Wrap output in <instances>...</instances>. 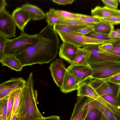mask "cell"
<instances>
[{"label": "cell", "instance_id": "6da1fadb", "mask_svg": "<svg viewBox=\"0 0 120 120\" xmlns=\"http://www.w3.org/2000/svg\"><path fill=\"white\" fill-rule=\"evenodd\" d=\"M38 34L36 43L21 49L14 54L23 67L48 64L57 56L60 40L52 26L48 24Z\"/></svg>", "mask_w": 120, "mask_h": 120}, {"label": "cell", "instance_id": "7a4b0ae2", "mask_svg": "<svg viewBox=\"0 0 120 120\" xmlns=\"http://www.w3.org/2000/svg\"><path fill=\"white\" fill-rule=\"evenodd\" d=\"M34 84L33 74L31 72L22 89L19 104L16 112L19 115L20 120H42L44 117L37 106L38 91L34 89Z\"/></svg>", "mask_w": 120, "mask_h": 120}, {"label": "cell", "instance_id": "3957f363", "mask_svg": "<svg viewBox=\"0 0 120 120\" xmlns=\"http://www.w3.org/2000/svg\"><path fill=\"white\" fill-rule=\"evenodd\" d=\"M56 31L63 42L69 43L79 48L90 45H101L111 43L116 39L111 40H102L73 32Z\"/></svg>", "mask_w": 120, "mask_h": 120}, {"label": "cell", "instance_id": "277c9868", "mask_svg": "<svg viewBox=\"0 0 120 120\" xmlns=\"http://www.w3.org/2000/svg\"><path fill=\"white\" fill-rule=\"evenodd\" d=\"M38 34L30 35L21 32L18 37L10 40L7 42L4 49L5 54H13L18 50L36 43Z\"/></svg>", "mask_w": 120, "mask_h": 120}, {"label": "cell", "instance_id": "5b68a950", "mask_svg": "<svg viewBox=\"0 0 120 120\" xmlns=\"http://www.w3.org/2000/svg\"><path fill=\"white\" fill-rule=\"evenodd\" d=\"M93 70L92 79H106L120 73V63L108 62L90 65Z\"/></svg>", "mask_w": 120, "mask_h": 120}, {"label": "cell", "instance_id": "8992f818", "mask_svg": "<svg viewBox=\"0 0 120 120\" xmlns=\"http://www.w3.org/2000/svg\"><path fill=\"white\" fill-rule=\"evenodd\" d=\"M89 83L100 96L110 94L117 99L120 85L110 82L103 79H96L90 80Z\"/></svg>", "mask_w": 120, "mask_h": 120}, {"label": "cell", "instance_id": "52a82bcc", "mask_svg": "<svg viewBox=\"0 0 120 120\" xmlns=\"http://www.w3.org/2000/svg\"><path fill=\"white\" fill-rule=\"evenodd\" d=\"M16 24L5 9H0V34L9 39L15 36Z\"/></svg>", "mask_w": 120, "mask_h": 120}, {"label": "cell", "instance_id": "ba28073f", "mask_svg": "<svg viewBox=\"0 0 120 120\" xmlns=\"http://www.w3.org/2000/svg\"><path fill=\"white\" fill-rule=\"evenodd\" d=\"M26 80L21 77H13L0 84V99L24 87Z\"/></svg>", "mask_w": 120, "mask_h": 120}, {"label": "cell", "instance_id": "9c48e42d", "mask_svg": "<svg viewBox=\"0 0 120 120\" xmlns=\"http://www.w3.org/2000/svg\"><path fill=\"white\" fill-rule=\"evenodd\" d=\"M49 68L53 81L60 88L67 71L63 60L61 59H56L50 64Z\"/></svg>", "mask_w": 120, "mask_h": 120}, {"label": "cell", "instance_id": "30bf717a", "mask_svg": "<svg viewBox=\"0 0 120 120\" xmlns=\"http://www.w3.org/2000/svg\"><path fill=\"white\" fill-rule=\"evenodd\" d=\"M79 84V78L74 74L67 70L60 89L63 93L67 94L77 90Z\"/></svg>", "mask_w": 120, "mask_h": 120}, {"label": "cell", "instance_id": "8fae6325", "mask_svg": "<svg viewBox=\"0 0 120 120\" xmlns=\"http://www.w3.org/2000/svg\"><path fill=\"white\" fill-rule=\"evenodd\" d=\"M79 48L72 44L63 42L59 48V56L71 64L75 59Z\"/></svg>", "mask_w": 120, "mask_h": 120}, {"label": "cell", "instance_id": "7c38bea8", "mask_svg": "<svg viewBox=\"0 0 120 120\" xmlns=\"http://www.w3.org/2000/svg\"><path fill=\"white\" fill-rule=\"evenodd\" d=\"M11 15L16 26L21 32H24L25 26L32 19L29 14L21 7L16 8Z\"/></svg>", "mask_w": 120, "mask_h": 120}, {"label": "cell", "instance_id": "4fadbf2b", "mask_svg": "<svg viewBox=\"0 0 120 120\" xmlns=\"http://www.w3.org/2000/svg\"><path fill=\"white\" fill-rule=\"evenodd\" d=\"M67 70L74 74L79 78L80 84L88 79H92L93 70L90 65L75 66Z\"/></svg>", "mask_w": 120, "mask_h": 120}, {"label": "cell", "instance_id": "5bb4252c", "mask_svg": "<svg viewBox=\"0 0 120 120\" xmlns=\"http://www.w3.org/2000/svg\"><path fill=\"white\" fill-rule=\"evenodd\" d=\"M90 52L83 48H79L76 56L73 62L67 68L68 69L77 66H87L90 65L89 60Z\"/></svg>", "mask_w": 120, "mask_h": 120}, {"label": "cell", "instance_id": "9a60e30c", "mask_svg": "<svg viewBox=\"0 0 120 120\" xmlns=\"http://www.w3.org/2000/svg\"><path fill=\"white\" fill-rule=\"evenodd\" d=\"M2 67L7 66L16 71H21L23 67L19 60L13 54H5L0 59Z\"/></svg>", "mask_w": 120, "mask_h": 120}, {"label": "cell", "instance_id": "2e32d148", "mask_svg": "<svg viewBox=\"0 0 120 120\" xmlns=\"http://www.w3.org/2000/svg\"><path fill=\"white\" fill-rule=\"evenodd\" d=\"M92 16L98 18L120 16V10L112 9L105 6H97L91 10Z\"/></svg>", "mask_w": 120, "mask_h": 120}, {"label": "cell", "instance_id": "e0dca14e", "mask_svg": "<svg viewBox=\"0 0 120 120\" xmlns=\"http://www.w3.org/2000/svg\"><path fill=\"white\" fill-rule=\"evenodd\" d=\"M78 97L86 96L92 98L98 101L100 96L90 84L89 82L85 81L80 83L77 90Z\"/></svg>", "mask_w": 120, "mask_h": 120}, {"label": "cell", "instance_id": "ac0fdd59", "mask_svg": "<svg viewBox=\"0 0 120 120\" xmlns=\"http://www.w3.org/2000/svg\"><path fill=\"white\" fill-rule=\"evenodd\" d=\"M21 7L29 14L33 20L45 18V13L38 7L27 3L23 5Z\"/></svg>", "mask_w": 120, "mask_h": 120}, {"label": "cell", "instance_id": "d6986e66", "mask_svg": "<svg viewBox=\"0 0 120 120\" xmlns=\"http://www.w3.org/2000/svg\"><path fill=\"white\" fill-rule=\"evenodd\" d=\"M70 120H72L90 102L95 99L86 96L78 97Z\"/></svg>", "mask_w": 120, "mask_h": 120}, {"label": "cell", "instance_id": "ffe728a7", "mask_svg": "<svg viewBox=\"0 0 120 120\" xmlns=\"http://www.w3.org/2000/svg\"><path fill=\"white\" fill-rule=\"evenodd\" d=\"M45 18L48 24L51 26L59 24L64 19L56 13V10L53 8L50 9L49 11L46 13Z\"/></svg>", "mask_w": 120, "mask_h": 120}, {"label": "cell", "instance_id": "44dd1931", "mask_svg": "<svg viewBox=\"0 0 120 120\" xmlns=\"http://www.w3.org/2000/svg\"><path fill=\"white\" fill-rule=\"evenodd\" d=\"M94 26V31L107 34H109L112 29L114 28V25L102 20Z\"/></svg>", "mask_w": 120, "mask_h": 120}, {"label": "cell", "instance_id": "7402d4cb", "mask_svg": "<svg viewBox=\"0 0 120 120\" xmlns=\"http://www.w3.org/2000/svg\"><path fill=\"white\" fill-rule=\"evenodd\" d=\"M94 106L95 109L99 110L108 120H117L111 111L96 100L94 101Z\"/></svg>", "mask_w": 120, "mask_h": 120}, {"label": "cell", "instance_id": "603a6c76", "mask_svg": "<svg viewBox=\"0 0 120 120\" xmlns=\"http://www.w3.org/2000/svg\"><path fill=\"white\" fill-rule=\"evenodd\" d=\"M89 26L90 25L74 26L58 24L54 25L53 26V28L56 31L71 32L77 29L83 28Z\"/></svg>", "mask_w": 120, "mask_h": 120}, {"label": "cell", "instance_id": "cb8c5ba5", "mask_svg": "<svg viewBox=\"0 0 120 120\" xmlns=\"http://www.w3.org/2000/svg\"><path fill=\"white\" fill-rule=\"evenodd\" d=\"M9 95L0 99V120H6Z\"/></svg>", "mask_w": 120, "mask_h": 120}, {"label": "cell", "instance_id": "d4e9b609", "mask_svg": "<svg viewBox=\"0 0 120 120\" xmlns=\"http://www.w3.org/2000/svg\"><path fill=\"white\" fill-rule=\"evenodd\" d=\"M79 17L76 19L85 23L95 25L101 21V20L96 17L93 16L79 14Z\"/></svg>", "mask_w": 120, "mask_h": 120}, {"label": "cell", "instance_id": "484cf974", "mask_svg": "<svg viewBox=\"0 0 120 120\" xmlns=\"http://www.w3.org/2000/svg\"><path fill=\"white\" fill-rule=\"evenodd\" d=\"M22 89H19L15 91L13 107L11 120L13 115L15 114L18 109L20 100Z\"/></svg>", "mask_w": 120, "mask_h": 120}, {"label": "cell", "instance_id": "4316f807", "mask_svg": "<svg viewBox=\"0 0 120 120\" xmlns=\"http://www.w3.org/2000/svg\"><path fill=\"white\" fill-rule=\"evenodd\" d=\"M56 13L64 19H77L79 17L78 13H74L67 11L57 10Z\"/></svg>", "mask_w": 120, "mask_h": 120}, {"label": "cell", "instance_id": "83f0119b", "mask_svg": "<svg viewBox=\"0 0 120 120\" xmlns=\"http://www.w3.org/2000/svg\"><path fill=\"white\" fill-rule=\"evenodd\" d=\"M102 114L98 109H93L87 112L85 120H100Z\"/></svg>", "mask_w": 120, "mask_h": 120}, {"label": "cell", "instance_id": "f1b7e54d", "mask_svg": "<svg viewBox=\"0 0 120 120\" xmlns=\"http://www.w3.org/2000/svg\"><path fill=\"white\" fill-rule=\"evenodd\" d=\"M59 24L74 26H82L94 25L92 24L86 23L79 20L74 19H64Z\"/></svg>", "mask_w": 120, "mask_h": 120}, {"label": "cell", "instance_id": "f546056e", "mask_svg": "<svg viewBox=\"0 0 120 120\" xmlns=\"http://www.w3.org/2000/svg\"><path fill=\"white\" fill-rule=\"evenodd\" d=\"M15 91L9 95L7 105V113L6 120H11L12 111Z\"/></svg>", "mask_w": 120, "mask_h": 120}, {"label": "cell", "instance_id": "4dcf8cb0", "mask_svg": "<svg viewBox=\"0 0 120 120\" xmlns=\"http://www.w3.org/2000/svg\"><path fill=\"white\" fill-rule=\"evenodd\" d=\"M85 35L92 38L102 40H111L116 39L110 38L108 36V34L97 33L94 31Z\"/></svg>", "mask_w": 120, "mask_h": 120}, {"label": "cell", "instance_id": "1f68e13d", "mask_svg": "<svg viewBox=\"0 0 120 120\" xmlns=\"http://www.w3.org/2000/svg\"><path fill=\"white\" fill-rule=\"evenodd\" d=\"M112 43L113 45L112 49L107 52L120 56V38L116 39Z\"/></svg>", "mask_w": 120, "mask_h": 120}, {"label": "cell", "instance_id": "d6a6232c", "mask_svg": "<svg viewBox=\"0 0 120 120\" xmlns=\"http://www.w3.org/2000/svg\"><path fill=\"white\" fill-rule=\"evenodd\" d=\"M10 39L0 34V59L5 55L4 49L7 42Z\"/></svg>", "mask_w": 120, "mask_h": 120}, {"label": "cell", "instance_id": "836d02e7", "mask_svg": "<svg viewBox=\"0 0 120 120\" xmlns=\"http://www.w3.org/2000/svg\"><path fill=\"white\" fill-rule=\"evenodd\" d=\"M94 25H90L83 28L77 29L71 32L85 35L90 33L94 31Z\"/></svg>", "mask_w": 120, "mask_h": 120}, {"label": "cell", "instance_id": "e575fe53", "mask_svg": "<svg viewBox=\"0 0 120 120\" xmlns=\"http://www.w3.org/2000/svg\"><path fill=\"white\" fill-rule=\"evenodd\" d=\"M98 18L101 20L113 25L120 24V16H113L108 17Z\"/></svg>", "mask_w": 120, "mask_h": 120}, {"label": "cell", "instance_id": "d590c367", "mask_svg": "<svg viewBox=\"0 0 120 120\" xmlns=\"http://www.w3.org/2000/svg\"><path fill=\"white\" fill-rule=\"evenodd\" d=\"M101 97L108 102L113 105L120 108L117 99L113 95L108 94L104 95Z\"/></svg>", "mask_w": 120, "mask_h": 120}, {"label": "cell", "instance_id": "8d00e7d4", "mask_svg": "<svg viewBox=\"0 0 120 120\" xmlns=\"http://www.w3.org/2000/svg\"><path fill=\"white\" fill-rule=\"evenodd\" d=\"M112 42L99 45L98 48L100 53L101 54L109 51L112 49Z\"/></svg>", "mask_w": 120, "mask_h": 120}, {"label": "cell", "instance_id": "74e56055", "mask_svg": "<svg viewBox=\"0 0 120 120\" xmlns=\"http://www.w3.org/2000/svg\"><path fill=\"white\" fill-rule=\"evenodd\" d=\"M105 6L109 8L117 9L118 5L117 0H102Z\"/></svg>", "mask_w": 120, "mask_h": 120}, {"label": "cell", "instance_id": "f35d334b", "mask_svg": "<svg viewBox=\"0 0 120 120\" xmlns=\"http://www.w3.org/2000/svg\"><path fill=\"white\" fill-rule=\"evenodd\" d=\"M87 112L88 109L86 107L72 120H84Z\"/></svg>", "mask_w": 120, "mask_h": 120}, {"label": "cell", "instance_id": "ab89813d", "mask_svg": "<svg viewBox=\"0 0 120 120\" xmlns=\"http://www.w3.org/2000/svg\"><path fill=\"white\" fill-rule=\"evenodd\" d=\"M108 36L111 38L114 39L120 38V29L118 28L115 30L114 28L108 34Z\"/></svg>", "mask_w": 120, "mask_h": 120}, {"label": "cell", "instance_id": "60d3db41", "mask_svg": "<svg viewBox=\"0 0 120 120\" xmlns=\"http://www.w3.org/2000/svg\"><path fill=\"white\" fill-rule=\"evenodd\" d=\"M105 80L110 82L120 85V73Z\"/></svg>", "mask_w": 120, "mask_h": 120}, {"label": "cell", "instance_id": "b9f144b4", "mask_svg": "<svg viewBox=\"0 0 120 120\" xmlns=\"http://www.w3.org/2000/svg\"><path fill=\"white\" fill-rule=\"evenodd\" d=\"M54 2L59 4L65 5L67 4H71L75 0H52Z\"/></svg>", "mask_w": 120, "mask_h": 120}, {"label": "cell", "instance_id": "7bdbcfd3", "mask_svg": "<svg viewBox=\"0 0 120 120\" xmlns=\"http://www.w3.org/2000/svg\"><path fill=\"white\" fill-rule=\"evenodd\" d=\"M42 120H60V116L55 115L44 117Z\"/></svg>", "mask_w": 120, "mask_h": 120}, {"label": "cell", "instance_id": "ee69618b", "mask_svg": "<svg viewBox=\"0 0 120 120\" xmlns=\"http://www.w3.org/2000/svg\"><path fill=\"white\" fill-rule=\"evenodd\" d=\"M7 4L5 0H0V9H5Z\"/></svg>", "mask_w": 120, "mask_h": 120}, {"label": "cell", "instance_id": "f6af8a7d", "mask_svg": "<svg viewBox=\"0 0 120 120\" xmlns=\"http://www.w3.org/2000/svg\"><path fill=\"white\" fill-rule=\"evenodd\" d=\"M11 120H20L19 115L16 113L13 116Z\"/></svg>", "mask_w": 120, "mask_h": 120}, {"label": "cell", "instance_id": "bcb514c9", "mask_svg": "<svg viewBox=\"0 0 120 120\" xmlns=\"http://www.w3.org/2000/svg\"><path fill=\"white\" fill-rule=\"evenodd\" d=\"M117 100L119 106L120 107V85L117 95Z\"/></svg>", "mask_w": 120, "mask_h": 120}, {"label": "cell", "instance_id": "7dc6e473", "mask_svg": "<svg viewBox=\"0 0 120 120\" xmlns=\"http://www.w3.org/2000/svg\"><path fill=\"white\" fill-rule=\"evenodd\" d=\"M100 120H108L105 115L103 113L101 115Z\"/></svg>", "mask_w": 120, "mask_h": 120}, {"label": "cell", "instance_id": "c3c4849f", "mask_svg": "<svg viewBox=\"0 0 120 120\" xmlns=\"http://www.w3.org/2000/svg\"><path fill=\"white\" fill-rule=\"evenodd\" d=\"M118 1H119V3H120V0H118Z\"/></svg>", "mask_w": 120, "mask_h": 120}, {"label": "cell", "instance_id": "681fc988", "mask_svg": "<svg viewBox=\"0 0 120 120\" xmlns=\"http://www.w3.org/2000/svg\"></svg>", "mask_w": 120, "mask_h": 120}]
</instances>
